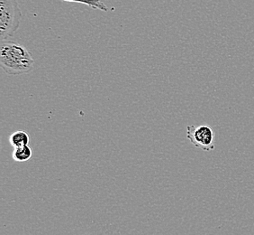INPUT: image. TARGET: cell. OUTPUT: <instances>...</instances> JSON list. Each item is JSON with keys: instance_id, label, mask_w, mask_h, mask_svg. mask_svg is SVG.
I'll return each instance as SVG.
<instances>
[{"instance_id": "cell-2", "label": "cell", "mask_w": 254, "mask_h": 235, "mask_svg": "<svg viewBox=\"0 0 254 235\" xmlns=\"http://www.w3.org/2000/svg\"><path fill=\"white\" fill-rule=\"evenodd\" d=\"M22 11L17 0H0V39L7 40L19 28Z\"/></svg>"}, {"instance_id": "cell-6", "label": "cell", "mask_w": 254, "mask_h": 235, "mask_svg": "<svg viewBox=\"0 0 254 235\" xmlns=\"http://www.w3.org/2000/svg\"><path fill=\"white\" fill-rule=\"evenodd\" d=\"M66 2H73L78 4H84L88 5L95 9L102 10V11H108V7L103 3L101 0H63Z\"/></svg>"}, {"instance_id": "cell-3", "label": "cell", "mask_w": 254, "mask_h": 235, "mask_svg": "<svg viewBox=\"0 0 254 235\" xmlns=\"http://www.w3.org/2000/svg\"><path fill=\"white\" fill-rule=\"evenodd\" d=\"M187 137L195 147L204 151H212L215 149V132L209 126H188Z\"/></svg>"}, {"instance_id": "cell-4", "label": "cell", "mask_w": 254, "mask_h": 235, "mask_svg": "<svg viewBox=\"0 0 254 235\" xmlns=\"http://www.w3.org/2000/svg\"><path fill=\"white\" fill-rule=\"evenodd\" d=\"M29 135L24 130H17L9 137L10 144L14 148L27 146L29 144Z\"/></svg>"}, {"instance_id": "cell-5", "label": "cell", "mask_w": 254, "mask_h": 235, "mask_svg": "<svg viewBox=\"0 0 254 235\" xmlns=\"http://www.w3.org/2000/svg\"><path fill=\"white\" fill-rule=\"evenodd\" d=\"M33 156V151L32 148L27 145V146H23V147H15L14 148V151L12 154L13 159L16 162H26L31 159Z\"/></svg>"}, {"instance_id": "cell-1", "label": "cell", "mask_w": 254, "mask_h": 235, "mask_svg": "<svg viewBox=\"0 0 254 235\" xmlns=\"http://www.w3.org/2000/svg\"><path fill=\"white\" fill-rule=\"evenodd\" d=\"M0 65L8 75L29 74L34 70V60L28 50L13 41H1Z\"/></svg>"}]
</instances>
